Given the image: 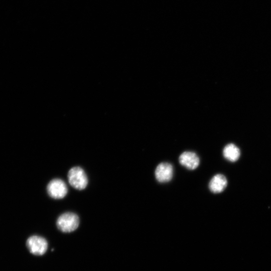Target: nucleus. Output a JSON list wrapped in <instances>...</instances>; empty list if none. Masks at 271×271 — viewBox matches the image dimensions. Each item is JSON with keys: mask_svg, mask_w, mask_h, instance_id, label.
Instances as JSON below:
<instances>
[{"mask_svg": "<svg viewBox=\"0 0 271 271\" xmlns=\"http://www.w3.org/2000/svg\"><path fill=\"white\" fill-rule=\"evenodd\" d=\"M26 246L30 252L36 256H42L45 254L48 248V243L43 237L33 236L26 242Z\"/></svg>", "mask_w": 271, "mask_h": 271, "instance_id": "obj_3", "label": "nucleus"}, {"mask_svg": "<svg viewBox=\"0 0 271 271\" xmlns=\"http://www.w3.org/2000/svg\"><path fill=\"white\" fill-rule=\"evenodd\" d=\"M155 174L157 180L159 182H168L173 178V167L171 164L168 162L161 163L157 166Z\"/></svg>", "mask_w": 271, "mask_h": 271, "instance_id": "obj_5", "label": "nucleus"}, {"mask_svg": "<svg viewBox=\"0 0 271 271\" xmlns=\"http://www.w3.org/2000/svg\"><path fill=\"white\" fill-rule=\"evenodd\" d=\"M80 220L77 215L72 212H66L57 219L58 228L63 233H69L78 228Z\"/></svg>", "mask_w": 271, "mask_h": 271, "instance_id": "obj_1", "label": "nucleus"}, {"mask_svg": "<svg viewBox=\"0 0 271 271\" xmlns=\"http://www.w3.org/2000/svg\"><path fill=\"white\" fill-rule=\"evenodd\" d=\"M240 150L234 144H229L224 149L223 155L224 158L231 162H236L240 157Z\"/></svg>", "mask_w": 271, "mask_h": 271, "instance_id": "obj_8", "label": "nucleus"}, {"mask_svg": "<svg viewBox=\"0 0 271 271\" xmlns=\"http://www.w3.org/2000/svg\"><path fill=\"white\" fill-rule=\"evenodd\" d=\"M180 164L189 170L197 169L200 163V159L198 155L193 152L186 151L181 155L179 158Z\"/></svg>", "mask_w": 271, "mask_h": 271, "instance_id": "obj_6", "label": "nucleus"}, {"mask_svg": "<svg viewBox=\"0 0 271 271\" xmlns=\"http://www.w3.org/2000/svg\"><path fill=\"white\" fill-rule=\"evenodd\" d=\"M227 184L226 178L222 174H217L213 177L209 183V188L214 193H220L224 191Z\"/></svg>", "mask_w": 271, "mask_h": 271, "instance_id": "obj_7", "label": "nucleus"}, {"mask_svg": "<svg viewBox=\"0 0 271 271\" xmlns=\"http://www.w3.org/2000/svg\"><path fill=\"white\" fill-rule=\"evenodd\" d=\"M47 191L48 195L51 198L60 200L67 196L68 189L67 184L63 180L54 179L48 184Z\"/></svg>", "mask_w": 271, "mask_h": 271, "instance_id": "obj_4", "label": "nucleus"}, {"mask_svg": "<svg viewBox=\"0 0 271 271\" xmlns=\"http://www.w3.org/2000/svg\"><path fill=\"white\" fill-rule=\"evenodd\" d=\"M68 180L72 187L80 190L85 189L88 184L87 174L80 167H74L69 171Z\"/></svg>", "mask_w": 271, "mask_h": 271, "instance_id": "obj_2", "label": "nucleus"}]
</instances>
